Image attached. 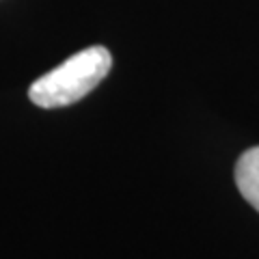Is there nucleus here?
Returning a JSON list of instances; mask_svg holds the SVG:
<instances>
[{
    "mask_svg": "<svg viewBox=\"0 0 259 259\" xmlns=\"http://www.w3.org/2000/svg\"><path fill=\"white\" fill-rule=\"evenodd\" d=\"M236 184L250 205L259 212V147L244 151L236 164Z\"/></svg>",
    "mask_w": 259,
    "mask_h": 259,
    "instance_id": "nucleus-2",
    "label": "nucleus"
},
{
    "mask_svg": "<svg viewBox=\"0 0 259 259\" xmlns=\"http://www.w3.org/2000/svg\"><path fill=\"white\" fill-rule=\"evenodd\" d=\"M110 67V52L104 46H91L37 78L28 89V97L39 108L69 106L91 93L108 76Z\"/></svg>",
    "mask_w": 259,
    "mask_h": 259,
    "instance_id": "nucleus-1",
    "label": "nucleus"
}]
</instances>
